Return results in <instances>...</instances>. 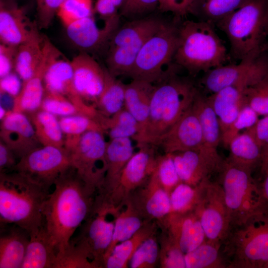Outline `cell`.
I'll list each match as a JSON object with an SVG mask.
<instances>
[{
	"label": "cell",
	"mask_w": 268,
	"mask_h": 268,
	"mask_svg": "<svg viewBox=\"0 0 268 268\" xmlns=\"http://www.w3.org/2000/svg\"><path fill=\"white\" fill-rule=\"evenodd\" d=\"M222 246L221 243L206 240L185 254L186 268H227Z\"/></svg>",
	"instance_id": "f35d334b"
},
{
	"label": "cell",
	"mask_w": 268,
	"mask_h": 268,
	"mask_svg": "<svg viewBox=\"0 0 268 268\" xmlns=\"http://www.w3.org/2000/svg\"><path fill=\"white\" fill-rule=\"evenodd\" d=\"M65 0H37V26L46 29L51 24L54 15Z\"/></svg>",
	"instance_id": "f5cc1de1"
},
{
	"label": "cell",
	"mask_w": 268,
	"mask_h": 268,
	"mask_svg": "<svg viewBox=\"0 0 268 268\" xmlns=\"http://www.w3.org/2000/svg\"><path fill=\"white\" fill-rule=\"evenodd\" d=\"M134 152L123 169L116 188L107 203L116 214L124 207L130 195L144 184L153 173L158 156L154 146L137 145Z\"/></svg>",
	"instance_id": "5bb4252c"
},
{
	"label": "cell",
	"mask_w": 268,
	"mask_h": 268,
	"mask_svg": "<svg viewBox=\"0 0 268 268\" xmlns=\"http://www.w3.org/2000/svg\"><path fill=\"white\" fill-rule=\"evenodd\" d=\"M60 124L64 135L65 148L69 150L77 143L81 136L90 131L104 133L97 120L82 114L61 117Z\"/></svg>",
	"instance_id": "ab89813d"
},
{
	"label": "cell",
	"mask_w": 268,
	"mask_h": 268,
	"mask_svg": "<svg viewBox=\"0 0 268 268\" xmlns=\"http://www.w3.org/2000/svg\"><path fill=\"white\" fill-rule=\"evenodd\" d=\"M159 0H124L119 11L120 16L129 20L149 16L158 8Z\"/></svg>",
	"instance_id": "f907efd6"
},
{
	"label": "cell",
	"mask_w": 268,
	"mask_h": 268,
	"mask_svg": "<svg viewBox=\"0 0 268 268\" xmlns=\"http://www.w3.org/2000/svg\"><path fill=\"white\" fill-rule=\"evenodd\" d=\"M182 182L192 186L200 184L221 166L213 162L199 149H192L171 153Z\"/></svg>",
	"instance_id": "484cf974"
},
{
	"label": "cell",
	"mask_w": 268,
	"mask_h": 268,
	"mask_svg": "<svg viewBox=\"0 0 268 268\" xmlns=\"http://www.w3.org/2000/svg\"><path fill=\"white\" fill-rule=\"evenodd\" d=\"M252 172L227 158L218 171V182L223 191L231 228L243 224L254 215L268 211Z\"/></svg>",
	"instance_id": "52a82bcc"
},
{
	"label": "cell",
	"mask_w": 268,
	"mask_h": 268,
	"mask_svg": "<svg viewBox=\"0 0 268 268\" xmlns=\"http://www.w3.org/2000/svg\"><path fill=\"white\" fill-rule=\"evenodd\" d=\"M37 29V25L30 21L21 9L17 7H5L1 5V43L18 47L27 41Z\"/></svg>",
	"instance_id": "f1b7e54d"
},
{
	"label": "cell",
	"mask_w": 268,
	"mask_h": 268,
	"mask_svg": "<svg viewBox=\"0 0 268 268\" xmlns=\"http://www.w3.org/2000/svg\"><path fill=\"white\" fill-rule=\"evenodd\" d=\"M163 22L149 15L119 26L107 46L106 63L108 71L116 77L129 75L141 48Z\"/></svg>",
	"instance_id": "9c48e42d"
},
{
	"label": "cell",
	"mask_w": 268,
	"mask_h": 268,
	"mask_svg": "<svg viewBox=\"0 0 268 268\" xmlns=\"http://www.w3.org/2000/svg\"><path fill=\"white\" fill-rule=\"evenodd\" d=\"M124 207L114 217L112 240L105 254L104 264L117 245L131 238L148 221L144 220L129 202L126 203Z\"/></svg>",
	"instance_id": "8d00e7d4"
},
{
	"label": "cell",
	"mask_w": 268,
	"mask_h": 268,
	"mask_svg": "<svg viewBox=\"0 0 268 268\" xmlns=\"http://www.w3.org/2000/svg\"><path fill=\"white\" fill-rule=\"evenodd\" d=\"M195 0H159L158 9L162 12H171L177 20L191 14Z\"/></svg>",
	"instance_id": "db71d44e"
},
{
	"label": "cell",
	"mask_w": 268,
	"mask_h": 268,
	"mask_svg": "<svg viewBox=\"0 0 268 268\" xmlns=\"http://www.w3.org/2000/svg\"><path fill=\"white\" fill-rule=\"evenodd\" d=\"M29 232L14 224L0 225V268H21Z\"/></svg>",
	"instance_id": "83f0119b"
},
{
	"label": "cell",
	"mask_w": 268,
	"mask_h": 268,
	"mask_svg": "<svg viewBox=\"0 0 268 268\" xmlns=\"http://www.w3.org/2000/svg\"><path fill=\"white\" fill-rule=\"evenodd\" d=\"M129 202L145 220L160 221L170 212V197L153 172L129 197Z\"/></svg>",
	"instance_id": "d6986e66"
},
{
	"label": "cell",
	"mask_w": 268,
	"mask_h": 268,
	"mask_svg": "<svg viewBox=\"0 0 268 268\" xmlns=\"http://www.w3.org/2000/svg\"><path fill=\"white\" fill-rule=\"evenodd\" d=\"M104 85L95 104L99 115L109 117L124 107L126 84L104 68Z\"/></svg>",
	"instance_id": "e575fe53"
},
{
	"label": "cell",
	"mask_w": 268,
	"mask_h": 268,
	"mask_svg": "<svg viewBox=\"0 0 268 268\" xmlns=\"http://www.w3.org/2000/svg\"><path fill=\"white\" fill-rule=\"evenodd\" d=\"M195 211L199 216L206 240L222 244L231 226L223 189L218 182L206 179L201 200Z\"/></svg>",
	"instance_id": "9a60e30c"
},
{
	"label": "cell",
	"mask_w": 268,
	"mask_h": 268,
	"mask_svg": "<svg viewBox=\"0 0 268 268\" xmlns=\"http://www.w3.org/2000/svg\"><path fill=\"white\" fill-rule=\"evenodd\" d=\"M6 109L1 105L0 106V119L2 120L6 115L8 112Z\"/></svg>",
	"instance_id": "be15d7a7"
},
{
	"label": "cell",
	"mask_w": 268,
	"mask_h": 268,
	"mask_svg": "<svg viewBox=\"0 0 268 268\" xmlns=\"http://www.w3.org/2000/svg\"><path fill=\"white\" fill-rule=\"evenodd\" d=\"M264 268H268V263L265 265Z\"/></svg>",
	"instance_id": "e7e4bbea"
},
{
	"label": "cell",
	"mask_w": 268,
	"mask_h": 268,
	"mask_svg": "<svg viewBox=\"0 0 268 268\" xmlns=\"http://www.w3.org/2000/svg\"><path fill=\"white\" fill-rule=\"evenodd\" d=\"M222 247L227 268H264L268 263V211L231 228Z\"/></svg>",
	"instance_id": "8992f818"
},
{
	"label": "cell",
	"mask_w": 268,
	"mask_h": 268,
	"mask_svg": "<svg viewBox=\"0 0 268 268\" xmlns=\"http://www.w3.org/2000/svg\"><path fill=\"white\" fill-rule=\"evenodd\" d=\"M261 171L263 175L268 171V147L262 151L260 162Z\"/></svg>",
	"instance_id": "6125c7cd"
},
{
	"label": "cell",
	"mask_w": 268,
	"mask_h": 268,
	"mask_svg": "<svg viewBox=\"0 0 268 268\" xmlns=\"http://www.w3.org/2000/svg\"><path fill=\"white\" fill-rule=\"evenodd\" d=\"M268 79V54L242 60L237 64L222 65L204 72L201 80L204 89L213 93L231 85L246 87Z\"/></svg>",
	"instance_id": "7c38bea8"
},
{
	"label": "cell",
	"mask_w": 268,
	"mask_h": 268,
	"mask_svg": "<svg viewBox=\"0 0 268 268\" xmlns=\"http://www.w3.org/2000/svg\"><path fill=\"white\" fill-rule=\"evenodd\" d=\"M44 36L37 29L25 42L17 47L14 70L25 81L30 78L38 68L43 55Z\"/></svg>",
	"instance_id": "d6a6232c"
},
{
	"label": "cell",
	"mask_w": 268,
	"mask_h": 268,
	"mask_svg": "<svg viewBox=\"0 0 268 268\" xmlns=\"http://www.w3.org/2000/svg\"><path fill=\"white\" fill-rule=\"evenodd\" d=\"M103 132L90 131L84 134L69 150L71 166L93 192L97 193L107 170L106 141Z\"/></svg>",
	"instance_id": "8fae6325"
},
{
	"label": "cell",
	"mask_w": 268,
	"mask_h": 268,
	"mask_svg": "<svg viewBox=\"0 0 268 268\" xmlns=\"http://www.w3.org/2000/svg\"><path fill=\"white\" fill-rule=\"evenodd\" d=\"M0 140L15 154L18 160L42 146L29 117L25 113L10 110L1 120Z\"/></svg>",
	"instance_id": "ac0fdd59"
},
{
	"label": "cell",
	"mask_w": 268,
	"mask_h": 268,
	"mask_svg": "<svg viewBox=\"0 0 268 268\" xmlns=\"http://www.w3.org/2000/svg\"><path fill=\"white\" fill-rule=\"evenodd\" d=\"M97 120L104 133L108 134L110 139L134 138L140 130L137 121L125 107L109 117L99 115Z\"/></svg>",
	"instance_id": "60d3db41"
},
{
	"label": "cell",
	"mask_w": 268,
	"mask_h": 268,
	"mask_svg": "<svg viewBox=\"0 0 268 268\" xmlns=\"http://www.w3.org/2000/svg\"><path fill=\"white\" fill-rule=\"evenodd\" d=\"M227 50L214 29L204 21L187 20L179 26V39L174 62L192 74L205 72L224 65Z\"/></svg>",
	"instance_id": "5b68a950"
},
{
	"label": "cell",
	"mask_w": 268,
	"mask_h": 268,
	"mask_svg": "<svg viewBox=\"0 0 268 268\" xmlns=\"http://www.w3.org/2000/svg\"><path fill=\"white\" fill-rule=\"evenodd\" d=\"M159 225L157 221H148L131 238L117 245L104 262V268H126L134 253L142 243L156 234Z\"/></svg>",
	"instance_id": "1f68e13d"
},
{
	"label": "cell",
	"mask_w": 268,
	"mask_h": 268,
	"mask_svg": "<svg viewBox=\"0 0 268 268\" xmlns=\"http://www.w3.org/2000/svg\"><path fill=\"white\" fill-rule=\"evenodd\" d=\"M201 124L202 143L199 149L205 157L221 165L223 160L218 152L221 131L218 118L207 97L198 90L192 104Z\"/></svg>",
	"instance_id": "cb8c5ba5"
},
{
	"label": "cell",
	"mask_w": 268,
	"mask_h": 268,
	"mask_svg": "<svg viewBox=\"0 0 268 268\" xmlns=\"http://www.w3.org/2000/svg\"><path fill=\"white\" fill-rule=\"evenodd\" d=\"M120 14L106 18L102 27L92 16L77 20L65 27L70 42L81 52H97L108 46L113 35L120 26Z\"/></svg>",
	"instance_id": "e0dca14e"
},
{
	"label": "cell",
	"mask_w": 268,
	"mask_h": 268,
	"mask_svg": "<svg viewBox=\"0 0 268 268\" xmlns=\"http://www.w3.org/2000/svg\"><path fill=\"white\" fill-rule=\"evenodd\" d=\"M17 159L14 152L0 140V173L14 171L18 161Z\"/></svg>",
	"instance_id": "680465c9"
},
{
	"label": "cell",
	"mask_w": 268,
	"mask_h": 268,
	"mask_svg": "<svg viewBox=\"0 0 268 268\" xmlns=\"http://www.w3.org/2000/svg\"><path fill=\"white\" fill-rule=\"evenodd\" d=\"M29 234L21 268H54L58 251L43 223Z\"/></svg>",
	"instance_id": "f546056e"
},
{
	"label": "cell",
	"mask_w": 268,
	"mask_h": 268,
	"mask_svg": "<svg viewBox=\"0 0 268 268\" xmlns=\"http://www.w3.org/2000/svg\"><path fill=\"white\" fill-rule=\"evenodd\" d=\"M54 268H97L88 258L68 247L65 252L57 257Z\"/></svg>",
	"instance_id": "816d5d0a"
},
{
	"label": "cell",
	"mask_w": 268,
	"mask_h": 268,
	"mask_svg": "<svg viewBox=\"0 0 268 268\" xmlns=\"http://www.w3.org/2000/svg\"><path fill=\"white\" fill-rule=\"evenodd\" d=\"M259 115L247 104L241 108L237 117L221 136V142L228 147L229 142L242 130L252 127L259 119Z\"/></svg>",
	"instance_id": "c3c4849f"
},
{
	"label": "cell",
	"mask_w": 268,
	"mask_h": 268,
	"mask_svg": "<svg viewBox=\"0 0 268 268\" xmlns=\"http://www.w3.org/2000/svg\"><path fill=\"white\" fill-rule=\"evenodd\" d=\"M202 138L201 124L192 106L162 136L157 146L164 153L200 149Z\"/></svg>",
	"instance_id": "ffe728a7"
},
{
	"label": "cell",
	"mask_w": 268,
	"mask_h": 268,
	"mask_svg": "<svg viewBox=\"0 0 268 268\" xmlns=\"http://www.w3.org/2000/svg\"><path fill=\"white\" fill-rule=\"evenodd\" d=\"M50 193L16 171L0 173V225L14 224L29 233L37 229Z\"/></svg>",
	"instance_id": "3957f363"
},
{
	"label": "cell",
	"mask_w": 268,
	"mask_h": 268,
	"mask_svg": "<svg viewBox=\"0 0 268 268\" xmlns=\"http://www.w3.org/2000/svg\"><path fill=\"white\" fill-rule=\"evenodd\" d=\"M92 0H65L57 14L65 27L79 19L92 16Z\"/></svg>",
	"instance_id": "bcb514c9"
},
{
	"label": "cell",
	"mask_w": 268,
	"mask_h": 268,
	"mask_svg": "<svg viewBox=\"0 0 268 268\" xmlns=\"http://www.w3.org/2000/svg\"><path fill=\"white\" fill-rule=\"evenodd\" d=\"M247 0H195L191 14L213 26L241 7Z\"/></svg>",
	"instance_id": "74e56055"
},
{
	"label": "cell",
	"mask_w": 268,
	"mask_h": 268,
	"mask_svg": "<svg viewBox=\"0 0 268 268\" xmlns=\"http://www.w3.org/2000/svg\"><path fill=\"white\" fill-rule=\"evenodd\" d=\"M40 109L61 117L81 114L76 106L64 96L46 90Z\"/></svg>",
	"instance_id": "7dc6e473"
},
{
	"label": "cell",
	"mask_w": 268,
	"mask_h": 268,
	"mask_svg": "<svg viewBox=\"0 0 268 268\" xmlns=\"http://www.w3.org/2000/svg\"><path fill=\"white\" fill-rule=\"evenodd\" d=\"M206 179L196 186L183 182L179 184L169 196L170 212L183 213L195 211L201 200Z\"/></svg>",
	"instance_id": "b9f144b4"
},
{
	"label": "cell",
	"mask_w": 268,
	"mask_h": 268,
	"mask_svg": "<svg viewBox=\"0 0 268 268\" xmlns=\"http://www.w3.org/2000/svg\"><path fill=\"white\" fill-rule=\"evenodd\" d=\"M155 234L143 241L130 261L131 268H154L159 260V245Z\"/></svg>",
	"instance_id": "ee69618b"
},
{
	"label": "cell",
	"mask_w": 268,
	"mask_h": 268,
	"mask_svg": "<svg viewBox=\"0 0 268 268\" xmlns=\"http://www.w3.org/2000/svg\"><path fill=\"white\" fill-rule=\"evenodd\" d=\"M266 50L268 49V42H267L266 43Z\"/></svg>",
	"instance_id": "03108f58"
},
{
	"label": "cell",
	"mask_w": 268,
	"mask_h": 268,
	"mask_svg": "<svg viewBox=\"0 0 268 268\" xmlns=\"http://www.w3.org/2000/svg\"><path fill=\"white\" fill-rule=\"evenodd\" d=\"M153 173L169 196L172 191L182 183L171 153L158 156Z\"/></svg>",
	"instance_id": "f6af8a7d"
},
{
	"label": "cell",
	"mask_w": 268,
	"mask_h": 268,
	"mask_svg": "<svg viewBox=\"0 0 268 268\" xmlns=\"http://www.w3.org/2000/svg\"><path fill=\"white\" fill-rule=\"evenodd\" d=\"M161 232L157 237L159 245L160 268H186L185 254L166 231L161 227Z\"/></svg>",
	"instance_id": "7bdbcfd3"
},
{
	"label": "cell",
	"mask_w": 268,
	"mask_h": 268,
	"mask_svg": "<svg viewBox=\"0 0 268 268\" xmlns=\"http://www.w3.org/2000/svg\"><path fill=\"white\" fill-rule=\"evenodd\" d=\"M246 103L259 115H268V79L248 87Z\"/></svg>",
	"instance_id": "681fc988"
},
{
	"label": "cell",
	"mask_w": 268,
	"mask_h": 268,
	"mask_svg": "<svg viewBox=\"0 0 268 268\" xmlns=\"http://www.w3.org/2000/svg\"><path fill=\"white\" fill-rule=\"evenodd\" d=\"M215 26L226 35L234 59L258 56L266 50L268 0H247Z\"/></svg>",
	"instance_id": "277c9868"
},
{
	"label": "cell",
	"mask_w": 268,
	"mask_h": 268,
	"mask_svg": "<svg viewBox=\"0 0 268 268\" xmlns=\"http://www.w3.org/2000/svg\"><path fill=\"white\" fill-rule=\"evenodd\" d=\"M147 120L133 138L138 145L157 146L162 136L192 106L198 89L173 72L156 83Z\"/></svg>",
	"instance_id": "7a4b0ae2"
},
{
	"label": "cell",
	"mask_w": 268,
	"mask_h": 268,
	"mask_svg": "<svg viewBox=\"0 0 268 268\" xmlns=\"http://www.w3.org/2000/svg\"><path fill=\"white\" fill-rule=\"evenodd\" d=\"M17 47L1 43L0 45V77L6 76L14 69Z\"/></svg>",
	"instance_id": "11a10c76"
},
{
	"label": "cell",
	"mask_w": 268,
	"mask_h": 268,
	"mask_svg": "<svg viewBox=\"0 0 268 268\" xmlns=\"http://www.w3.org/2000/svg\"><path fill=\"white\" fill-rule=\"evenodd\" d=\"M264 178L260 186L261 195L264 202L268 209V171L264 175Z\"/></svg>",
	"instance_id": "94428289"
},
{
	"label": "cell",
	"mask_w": 268,
	"mask_h": 268,
	"mask_svg": "<svg viewBox=\"0 0 268 268\" xmlns=\"http://www.w3.org/2000/svg\"><path fill=\"white\" fill-rule=\"evenodd\" d=\"M43 207V224L56 247L57 257L67 248L92 208L93 192L71 166L57 179Z\"/></svg>",
	"instance_id": "6da1fadb"
},
{
	"label": "cell",
	"mask_w": 268,
	"mask_h": 268,
	"mask_svg": "<svg viewBox=\"0 0 268 268\" xmlns=\"http://www.w3.org/2000/svg\"><path fill=\"white\" fill-rule=\"evenodd\" d=\"M70 166L65 148L41 146L21 157L14 171L50 191L57 179Z\"/></svg>",
	"instance_id": "4fadbf2b"
},
{
	"label": "cell",
	"mask_w": 268,
	"mask_h": 268,
	"mask_svg": "<svg viewBox=\"0 0 268 268\" xmlns=\"http://www.w3.org/2000/svg\"><path fill=\"white\" fill-rule=\"evenodd\" d=\"M178 39L179 26L164 21L141 48L128 76L156 84L174 72Z\"/></svg>",
	"instance_id": "ba28073f"
},
{
	"label": "cell",
	"mask_w": 268,
	"mask_h": 268,
	"mask_svg": "<svg viewBox=\"0 0 268 268\" xmlns=\"http://www.w3.org/2000/svg\"><path fill=\"white\" fill-rule=\"evenodd\" d=\"M48 63L44 76L45 90L59 93L71 102L80 113L97 120L94 105L86 102L75 86L71 61L58 49Z\"/></svg>",
	"instance_id": "2e32d148"
},
{
	"label": "cell",
	"mask_w": 268,
	"mask_h": 268,
	"mask_svg": "<svg viewBox=\"0 0 268 268\" xmlns=\"http://www.w3.org/2000/svg\"><path fill=\"white\" fill-rule=\"evenodd\" d=\"M57 49L44 36L43 55L41 63L34 74L23 81L19 93L14 98L12 111L30 114L40 109L45 92V72Z\"/></svg>",
	"instance_id": "7402d4cb"
},
{
	"label": "cell",
	"mask_w": 268,
	"mask_h": 268,
	"mask_svg": "<svg viewBox=\"0 0 268 268\" xmlns=\"http://www.w3.org/2000/svg\"><path fill=\"white\" fill-rule=\"evenodd\" d=\"M19 77L20 78L17 73L11 72L0 78V94H8L15 98L19 93L22 84H21Z\"/></svg>",
	"instance_id": "6f0895ef"
},
{
	"label": "cell",
	"mask_w": 268,
	"mask_h": 268,
	"mask_svg": "<svg viewBox=\"0 0 268 268\" xmlns=\"http://www.w3.org/2000/svg\"><path fill=\"white\" fill-rule=\"evenodd\" d=\"M42 146L65 148V137L57 116L39 109L29 117Z\"/></svg>",
	"instance_id": "d590c367"
},
{
	"label": "cell",
	"mask_w": 268,
	"mask_h": 268,
	"mask_svg": "<svg viewBox=\"0 0 268 268\" xmlns=\"http://www.w3.org/2000/svg\"><path fill=\"white\" fill-rule=\"evenodd\" d=\"M248 87L231 85L210 94L208 101L219 124L221 136L237 117L246 103L245 91Z\"/></svg>",
	"instance_id": "4316f807"
},
{
	"label": "cell",
	"mask_w": 268,
	"mask_h": 268,
	"mask_svg": "<svg viewBox=\"0 0 268 268\" xmlns=\"http://www.w3.org/2000/svg\"><path fill=\"white\" fill-rule=\"evenodd\" d=\"M134 153L131 138H117L107 142L106 173L97 193L105 202L116 188L123 169Z\"/></svg>",
	"instance_id": "d4e9b609"
},
{
	"label": "cell",
	"mask_w": 268,
	"mask_h": 268,
	"mask_svg": "<svg viewBox=\"0 0 268 268\" xmlns=\"http://www.w3.org/2000/svg\"><path fill=\"white\" fill-rule=\"evenodd\" d=\"M124 0H97L95 9L103 18L118 14Z\"/></svg>",
	"instance_id": "91938a15"
},
{
	"label": "cell",
	"mask_w": 268,
	"mask_h": 268,
	"mask_svg": "<svg viewBox=\"0 0 268 268\" xmlns=\"http://www.w3.org/2000/svg\"><path fill=\"white\" fill-rule=\"evenodd\" d=\"M71 64L77 91L86 102H92L95 106L104 85V68L85 52L74 57Z\"/></svg>",
	"instance_id": "603a6c76"
},
{
	"label": "cell",
	"mask_w": 268,
	"mask_h": 268,
	"mask_svg": "<svg viewBox=\"0 0 268 268\" xmlns=\"http://www.w3.org/2000/svg\"><path fill=\"white\" fill-rule=\"evenodd\" d=\"M228 160L252 171L260 164L262 150L246 131L235 136L229 143Z\"/></svg>",
	"instance_id": "836d02e7"
},
{
	"label": "cell",
	"mask_w": 268,
	"mask_h": 268,
	"mask_svg": "<svg viewBox=\"0 0 268 268\" xmlns=\"http://www.w3.org/2000/svg\"><path fill=\"white\" fill-rule=\"evenodd\" d=\"M185 254L206 240L200 219L195 211L170 212L158 222Z\"/></svg>",
	"instance_id": "44dd1931"
},
{
	"label": "cell",
	"mask_w": 268,
	"mask_h": 268,
	"mask_svg": "<svg viewBox=\"0 0 268 268\" xmlns=\"http://www.w3.org/2000/svg\"><path fill=\"white\" fill-rule=\"evenodd\" d=\"M245 131L253 137L262 151L268 147V115L259 119L252 127Z\"/></svg>",
	"instance_id": "9f6ffc18"
},
{
	"label": "cell",
	"mask_w": 268,
	"mask_h": 268,
	"mask_svg": "<svg viewBox=\"0 0 268 268\" xmlns=\"http://www.w3.org/2000/svg\"><path fill=\"white\" fill-rule=\"evenodd\" d=\"M155 86L153 83L138 79L126 84L124 107L138 123L139 131L147 120Z\"/></svg>",
	"instance_id": "4dcf8cb0"
},
{
	"label": "cell",
	"mask_w": 268,
	"mask_h": 268,
	"mask_svg": "<svg viewBox=\"0 0 268 268\" xmlns=\"http://www.w3.org/2000/svg\"><path fill=\"white\" fill-rule=\"evenodd\" d=\"M109 215L114 216V209L96 195L90 214L68 245L88 258L97 268H104V256L112 240L114 219L108 220Z\"/></svg>",
	"instance_id": "30bf717a"
}]
</instances>
